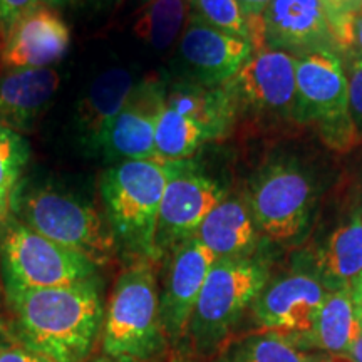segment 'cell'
<instances>
[{
  "label": "cell",
  "instance_id": "6da1fadb",
  "mask_svg": "<svg viewBox=\"0 0 362 362\" xmlns=\"http://www.w3.org/2000/svg\"><path fill=\"white\" fill-rule=\"evenodd\" d=\"M24 346L52 362H84L96 346L104 309L96 280L47 288H6Z\"/></svg>",
  "mask_w": 362,
  "mask_h": 362
},
{
  "label": "cell",
  "instance_id": "7a4b0ae2",
  "mask_svg": "<svg viewBox=\"0 0 362 362\" xmlns=\"http://www.w3.org/2000/svg\"><path fill=\"white\" fill-rule=\"evenodd\" d=\"M269 265L255 255L216 259L178 349L193 359H211L225 351L269 282Z\"/></svg>",
  "mask_w": 362,
  "mask_h": 362
},
{
  "label": "cell",
  "instance_id": "3957f363",
  "mask_svg": "<svg viewBox=\"0 0 362 362\" xmlns=\"http://www.w3.org/2000/svg\"><path fill=\"white\" fill-rule=\"evenodd\" d=\"M181 161H123L106 170L101 194L117 247L134 260L156 262L155 235L166 185Z\"/></svg>",
  "mask_w": 362,
  "mask_h": 362
},
{
  "label": "cell",
  "instance_id": "277c9868",
  "mask_svg": "<svg viewBox=\"0 0 362 362\" xmlns=\"http://www.w3.org/2000/svg\"><path fill=\"white\" fill-rule=\"evenodd\" d=\"M168 347L160 317L155 262L134 260L121 272L107 302L104 354L123 362H155Z\"/></svg>",
  "mask_w": 362,
  "mask_h": 362
},
{
  "label": "cell",
  "instance_id": "5b68a950",
  "mask_svg": "<svg viewBox=\"0 0 362 362\" xmlns=\"http://www.w3.org/2000/svg\"><path fill=\"white\" fill-rule=\"evenodd\" d=\"M297 121L314 124L330 148L347 151L361 141L351 116L342 59L332 51L297 57Z\"/></svg>",
  "mask_w": 362,
  "mask_h": 362
},
{
  "label": "cell",
  "instance_id": "8992f818",
  "mask_svg": "<svg viewBox=\"0 0 362 362\" xmlns=\"http://www.w3.org/2000/svg\"><path fill=\"white\" fill-rule=\"evenodd\" d=\"M19 215L34 232L86 257L96 267L115 260L117 243L110 223L93 206L71 194L35 189L19 200Z\"/></svg>",
  "mask_w": 362,
  "mask_h": 362
},
{
  "label": "cell",
  "instance_id": "52a82bcc",
  "mask_svg": "<svg viewBox=\"0 0 362 362\" xmlns=\"http://www.w3.org/2000/svg\"><path fill=\"white\" fill-rule=\"evenodd\" d=\"M247 203L264 237L292 245L309 230L315 193L307 171L296 161L275 160L252 178Z\"/></svg>",
  "mask_w": 362,
  "mask_h": 362
},
{
  "label": "cell",
  "instance_id": "ba28073f",
  "mask_svg": "<svg viewBox=\"0 0 362 362\" xmlns=\"http://www.w3.org/2000/svg\"><path fill=\"white\" fill-rule=\"evenodd\" d=\"M4 288H47L88 282L98 267L27 225H11L0 245Z\"/></svg>",
  "mask_w": 362,
  "mask_h": 362
},
{
  "label": "cell",
  "instance_id": "9c48e42d",
  "mask_svg": "<svg viewBox=\"0 0 362 362\" xmlns=\"http://www.w3.org/2000/svg\"><path fill=\"white\" fill-rule=\"evenodd\" d=\"M297 57L275 49L253 52L223 86L240 112L264 121H297Z\"/></svg>",
  "mask_w": 362,
  "mask_h": 362
},
{
  "label": "cell",
  "instance_id": "30bf717a",
  "mask_svg": "<svg viewBox=\"0 0 362 362\" xmlns=\"http://www.w3.org/2000/svg\"><path fill=\"white\" fill-rule=\"evenodd\" d=\"M329 288L310 265L267 282L252 307L259 332L280 334L305 349Z\"/></svg>",
  "mask_w": 362,
  "mask_h": 362
},
{
  "label": "cell",
  "instance_id": "8fae6325",
  "mask_svg": "<svg viewBox=\"0 0 362 362\" xmlns=\"http://www.w3.org/2000/svg\"><path fill=\"white\" fill-rule=\"evenodd\" d=\"M223 198L225 192L215 180L200 173L188 160L181 161L163 193L155 235L158 260L197 237L203 220Z\"/></svg>",
  "mask_w": 362,
  "mask_h": 362
},
{
  "label": "cell",
  "instance_id": "7c38bea8",
  "mask_svg": "<svg viewBox=\"0 0 362 362\" xmlns=\"http://www.w3.org/2000/svg\"><path fill=\"white\" fill-rule=\"evenodd\" d=\"M170 253L168 274L160 293V317L168 346L178 349L216 255L198 237L188 238Z\"/></svg>",
  "mask_w": 362,
  "mask_h": 362
},
{
  "label": "cell",
  "instance_id": "4fadbf2b",
  "mask_svg": "<svg viewBox=\"0 0 362 362\" xmlns=\"http://www.w3.org/2000/svg\"><path fill=\"white\" fill-rule=\"evenodd\" d=\"M165 94L166 86L158 79H144L134 86L99 146L107 161L116 165L123 161L158 160L155 138Z\"/></svg>",
  "mask_w": 362,
  "mask_h": 362
},
{
  "label": "cell",
  "instance_id": "5bb4252c",
  "mask_svg": "<svg viewBox=\"0 0 362 362\" xmlns=\"http://www.w3.org/2000/svg\"><path fill=\"white\" fill-rule=\"evenodd\" d=\"M265 49L304 56L314 51H337L322 4L319 0H272L262 13Z\"/></svg>",
  "mask_w": 362,
  "mask_h": 362
},
{
  "label": "cell",
  "instance_id": "9a60e30c",
  "mask_svg": "<svg viewBox=\"0 0 362 362\" xmlns=\"http://www.w3.org/2000/svg\"><path fill=\"white\" fill-rule=\"evenodd\" d=\"M253 54L247 39L235 37L189 13L180 39V56L193 83L223 86Z\"/></svg>",
  "mask_w": 362,
  "mask_h": 362
},
{
  "label": "cell",
  "instance_id": "2e32d148",
  "mask_svg": "<svg viewBox=\"0 0 362 362\" xmlns=\"http://www.w3.org/2000/svg\"><path fill=\"white\" fill-rule=\"evenodd\" d=\"M71 44L69 27L56 11L39 4L13 25L0 49L6 69L51 67L67 52Z\"/></svg>",
  "mask_w": 362,
  "mask_h": 362
},
{
  "label": "cell",
  "instance_id": "e0dca14e",
  "mask_svg": "<svg viewBox=\"0 0 362 362\" xmlns=\"http://www.w3.org/2000/svg\"><path fill=\"white\" fill-rule=\"evenodd\" d=\"M59 88L52 67L7 69L0 76V126L25 133L47 110Z\"/></svg>",
  "mask_w": 362,
  "mask_h": 362
},
{
  "label": "cell",
  "instance_id": "ac0fdd59",
  "mask_svg": "<svg viewBox=\"0 0 362 362\" xmlns=\"http://www.w3.org/2000/svg\"><path fill=\"white\" fill-rule=\"evenodd\" d=\"M260 235L247 200L223 198L203 220L197 237L216 259H232L255 255Z\"/></svg>",
  "mask_w": 362,
  "mask_h": 362
},
{
  "label": "cell",
  "instance_id": "d6986e66",
  "mask_svg": "<svg viewBox=\"0 0 362 362\" xmlns=\"http://www.w3.org/2000/svg\"><path fill=\"white\" fill-rule=\"evenodd\" d=\"M134 86L133 72L123 67H111L90 83L79 104L78 128L81 141L93 151H99L104 134L123 110Z\"/></svg>",
  "mask_w": 362,
  "mask_h": 362
},
{
  "label": "cell",
  "instance_id": "ffe728a7",
  "mask_svg": "<svg viewBox=\"0 0 362 362\" xmlns=\"http://www.w3.org/2000/svg\"><path fill=\"white\" fill-rule=\"evenodd\" d=\"M309 265L329 291L351 288L362 275L361 211H352L324 238Z\"/></svg>",
  "mask_w": 362,
  "mask_h": 362
},
{
  "label": "cell",
  "instance_id": "44dd1931",
  "mask_svg": "<svg viewBox=\"0 0 362 362\" xmlns=\"http://www.w3.org/2000/svg\"><path fill=\"white\" fill-rule=\"evenodd\" d=\"M361 332L362 317L352 298L351 288L329 291L317 314L314 330L305 342V349L339 357L349 351Z\"/></svg>",
  "mask_w": 362,
  "mask_h": 362
},
{
  "label": "cell",
  "instance_id": "7402d4cb",
  "mask_svg": "<svg viewBox=\"0 0 362 362\" xmlns=\"http://www.w3.org/2000/svg\"><path fill=\"white\" fill-rule=\"evenodd\" d=\"M214 136L202 123L170 106H163L156 126V158L161 161H185Z\"/></svg>",
  "mask_w": 362,
  "mask_h": 362
},
{
  "label": "cell",
  "instance_id": "603a6c76",
  "mask_svg": "<svg viewBox=\"0 0 362 362\" xmlns=\"http://www.w3.org/2000/svg\"><path fill=\"white\" fill-rule=\"evenodd\" d=\"M189 0H148L133 25L139 40L155 51H166L188 22Z\"/></svg>",
  "mask_w": 362,
  "mask_h": 362
},
{
  "label": "cell",
  "instance_id": "cb8c5ba5",
  "mask_svg": "<svg viewBox=\"0 0 362 362\" xmlns=\"http://www.w3.org/2000/svg\"><path fill=\"white\" fill-rule=\"evenodd\" d=\"M230 362H334L329 356L304 349L280 334L259 332L235 347Z\"/></svg>",
  "mask_w": 362,
  "mask_h": 362
},
{
  "label": "cell",
  "instance_id": "d4e9b609",
  "mask_svg": "<svg viewBox=\"0 0 362 362\" xmlns=\"http://www.w3.org/2000/svg\"><path fill=\"white\" fill-rule=\"evenodd\" d=\"M29 143L17 131L0 126V220L12 206L13 192L29 161Z\"/></svg>",
  "mask_w": 362,
  "mask_h": 362
},
{
  "label": "cell",
  "instance_id": "484cf974",
  "mask_svg": "<svg viewBox=\"0 0 362 362\" xmlns=\"http://www.w3.org/2000/svg\"><path fill=\"white\" fill-rule=\"evenodd\" d=\"M189 8L208 25L250 42L248 19L237 0H189Z\"/></svg>",
  "mask_w": 362,
  "mask_h": 362
},
{
  "label": "cell",
  "instance_id": "4316f807",
  "mask_svg": "<svg viewBox=\"0 0 362 362\" xmlns=\"http://www.w3.org/2000/svg\"><path fill=\"white\" fill-rule=\"evenodd\" d=\"M327 16L337 51H352L354 21L362 12V0H319Z\"/></svg>",
  "mask_w": 362,
  "mask_h": 362
},
{
  "label": "cell",
  "instance_id": "83f0119b",
  "mask_svg": "<svg viewBox=\"0 0 362 362\" xmlns=\"http://www.w3.org/2000/svg\"><path fill=\"white\" fill-rule=\"evenodd\" d=\"M349 84V107L357 134L362 139V59L349 52L347 64H344Z\"/></svg>",
  "mask_w": 362,
  "mask_h": 362
},
{
  "label": "cell",
  "instance_id": "f1b7e54d",
  "mask_svg": "<svg viewBox=\"0 0 362 362\" xmlns=\"http://www.w3.org/2000/svg\"><path fill=\"white\" fill-rule=\"evenodd\" d=\"M40 0H0V44L22 17L34 11Z\"/></svg>",
  "mask_w": 362,
  "mask_h": 362
},
{
  "label": "cell",
  "instance_id": "f546056e",
  "mask_svg": "<svg viewBox=\"0 0 362 362\" xmlns=\"http://www.w3.org/2000/svg\"><path fill=\"white\" fill-rule=\"evenodd\" d=\"M0 362H52L47 357L39 354L33 349H29L27 346H8L4 347V351L0 352Z\"/></svg>",
  "mask_w": 362,
  "mask_h": 362
},
{
  "label": "cell",
  "instance_id": "4dcf8cb0",
  "mask_svg": "<svg viewBox=\"0 0 362 362\" xmlns=\"http://www.w3.org/2000/svg\"><path fill=\"white\" fill-rule=\"evenodd\" d=\"M272 0H237V4L242 8L243 13L247 16V19H257L262 17V13L265 12V8L269 7Z\"/></svg>",
  "mask_w": 362,
  "mask_h": 362
},
{
  "label": "cell",
  "instance_id": "1f68e13d",
  "mask_svg": "<svg viewBox=\"0 0 362 362\" xmlns=\"http://www.w3.org/2000/svg\"><path fill=\"white\" fill-rule=\"evenodd\" d=\"M330 359L334 362H362V332L356 339V342L349 347V351L344 352L339 357H330Z\"/></svg>",
  "mask_w": 362,
  "mask_h": 362
},
{
  "label": "cell",
  "instance_id": "d6a6232c",
  "mask_svg": "<svg viewBox=\"0 0 362 362\" xmlns=\"http://www.w3.org/2000/svg\"><path fill=\"white\" fill-rule=\"evenodd\" d=\"M352 54L362 59V12L354 21V44H352Z\"/></svg>",
  "mask_w": 362,
  "mask_h": 362
},
{
  "label": "cell",
  "instance_id": "836d02e7",
  "mask_svg": "<svg viewBox=\"0 0 362 362\" xmlns=\"http://www.w3.org/2000/svg\"><path fill=\"white\" fill-rule=\"evenodd\" d=\"M351 293L356 302L357 310H359V314L362 317V275H359V277L356 279V282L351 285Z\"/></svg>",
  "mask_w": 362,
  "mask_h": 362
},
{
  "label": "cell",
  "instance_id": "e575fe53",
  "mask_svg": "<svg viewBox=\"0 0 362 362\" xmlns=\"http://www.w3.org/2000/svg\"><path fill=\"white\" fill-rule=\"evenodd\" d=\"M45 2L54 4V6H61V4H71V2H79V0H45Z\"/></svg>",
  "mask_w": 362,
  "mask_h": 362
},
{
  "label": "cell",
  "instance_id": "d590c367",
  "mask_svg": "<svg viewBox=\"0 0 362 362\" xmlns=\"http://www.w3.org/2000/svg\"><path fill=\"white\" fill-rule=\"evenodd\" d=\"M4 297H6V288H2V282H0V310L4 307Z\"/></svg>",
  "mask_w": 362,
  "mask_h": 362
},
{
  "label": "cell",
  "instance_id": "8d00e7d4",
  "mask_svg": "<svg viewBox=\"0 0 362 362\" xmlns=\"http://www.w3.org/2000/svg\"><path fill=\"white\" fill-rule=\"evenodd\" d=\"M90 362H123V361H116V359H111V357H101V359H96V361H90Z\"/></svg>",
  "mask_w": 362,
  "mask_h": 362
},
{
  "label": "cell",
  "instance_id": "74e56055",
  "mask_svg": "<svg viewBox=\"0 0 362 362\" xmlns=\"http://www.w3.org/2000/svg\"><path fill=\"white\" fill-rule=\"evenodd\" d=\"M4 347H6V344H4L2 341H0V352H2V351H4Z\"/></svg>",
  "mask_w": 362,
  "mask_h": 362
},
{
  "label": "cell",
  "instance_id": "f35d334b",
  "mask_svg": "<svg viewBox=\"0 0 362 362\" xmlns=\"http://www.w3.org/2000/svg\"><path fill=\"white\" fill-rule=\"evenodd\" d=\"M361 216H362V210H361Z\"/></svg>",
  "mask_w": 362,
  "mask_h": 362
}]
</instances>
